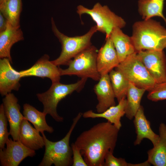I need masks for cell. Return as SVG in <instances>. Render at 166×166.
<instances>
[{"label":"cell","mask_w":166,"mask_h":166,"mask_svg":"<svg viewBox=\"0 0 166 166\" xmlns=\"http://www.w3.org/2000/svg\"><path fill=\"white\" fill-rule=\"evenodd\" d=\"M113 152L109 151L106 154L104 160V166H149L150 163L147 160L145 162L136 164L127 162L123 158H117L113 155Z\"/></svg>","instance_id":"4316f807"},{"label":"cell","mask_w":166,"mask_h":166,"mask_svg":"<svg viewBox=\"0 0 166 166\" xmlns=\"http://www.w3.org/2000/svg\"><path fill=\"white\" fill-rule=\"evenodd\" d=\"M146 90L129 82L127 92L125 116L129 120L134 118L140 106L141 98Z\"/></svg>","instance_id":"603a6c76"},{"label":"cell","mask_w":166,"mask_h":166,"mask_svg":"<svg viewBox=\"0 0 166 166\" xmlns=\"http://www.w3.org/2000/svg\"><path fill=\"white\" fill-rule=\"evenodd\" d=\"M87 78H81L74 83L65 84L60 81L52 83L49 89L45 92L38 93L37 96L43 105V112L50 115L56 121L62 122L63 118L59 116L57 110L59 102L74 91L79 92L84 86Z\"/></svg>","instance_id":"5b68a950"},{"label":"cell","mask_w":166,"mask_h":166,"mask_svg":"<svg viewBox=\"0 0 166 166\" xmlns=\"http://www.w3.org/2000/svg\"><path fill=\"white\" fill-rule=\"evenodd\" d=\"M117 105L112 106L101 113H96L92 110L87 111L82 113L84 118H103L120 129L121 127V118L126 113L127 99H121Z\"/></svg>","instance_id":"e0dca14e"},{"label":"cell","mask_w":166,"mask_h":166,"mask_svg":"<svg viewBox=\"0 0 166 166\" xmlns=\"http://www.w3.org/2000/svg\"><path fill=\"white\" fill-rule=\"evenodd\" d=\"M134 118L133 123L136 134L134 145H139L144 139L146 138L154 146L158 141L159 136L151 129L150 122L147 119L142 106H140Z\"/></svg>","instance_id":"2e32d148"},{"label":"cell","mask_w":166,"mask_h":166,"mask_svg":"<svg viewBox=\"0 0 166 166\" xmlns=\"http://www.w3.org/2000/svg\"><path fill=\"white\" fill-rule=\"evenodd\" d=\"M2 101L5 113L10 125V135L13 140H18L20 127L23 120L25 119L20 112L18 99L11 93L5 96Z\"/></svg>","instance_id":"7c38bea8"},{"label":"cell","mask_w":166,"mask_h":166,"mask_svg":"<svg viewBox=\"0 0 166 166\" xmlns=\"http://www.w3.org/2000/svg\"><path fill=\"white\" fill-rule=\"evenodd\" d=\"M22 9V0H5L0 4V13L12 25L20 26V17Z\"/></svg>","instance_id":"d4e9b609"},{"label":"cell","mask_w":166,"mask_h":166,"mask_svg":"<svg viewBox=\"0 0 166 166\" xmlns=\"http://www.w3.org/2000/svg\"><path fill=\"white\" fill-rule=\"evenodd\" d=\"M8 58L0 59V93L5 96L12 90L18 91L21 78L20 72L14 69Z\"/></svg>","instance_id":"4fadbf2b"},{"label":"cell","mask_w":166,"mask_h":166,"mask_svg":"<svg viewBox=\"0 0 166 166\" xmlns=\"http://www.w3.org/2000/svg\"><path fill=\"white\" fill-rule=\"evenodd\" d=\"M72 151V166H88L82 155L80 151L74 143L71 144Z\"/></svg>","instance_id":"f546056e"},{"label":"cell","mask_w":166,"mask_h":166,"mask_svg":"<svg viewBox=\"0 0 166 166\" xmlns=\"http://www.w3.org/2000/svg\"><path fill=\"white\" fill-rule=\"evenodd\" d=\"M119 130L107 121L97 124L78 136L74 143L88 166H104L106 154L115 149Z\"/></svg>","instance_id":"6da1fadb"},{"label":"cell","mask_w":166,"mask_h":166,"mask_svg":"<svg viewBox=\"0 0 166 166\" xmlns=\"http://www.w3.org/2000/svg\"><path fill=\"white\" fill-rule=\"evenodd\" d=\"M115 69L121 72L129 82L146 91H149L156 84L136 52L120 62Z\"/></svg>","instance_id":"52a82bcc"},{"label":"cell","mask_w":166,"mask_h":166,"mask_svg":"<svg viewBox=\"0 0 166 166\" xmlns=\"http://www.w3.org/2000/svg\"><path fill=\"white\" fill-rule=\"evenodd\" d=\"M159 138L153 147L147 152V161L154 166H166V125L160 124Z\"/></svg>","instance_id":"44dd1931"},{"label":"cell","mask_w":166,"mask_h":166,"mask_svg":"<svg viewBox=\"0 0 166 166\" xmlns=\"http://www.w3.org/2000/svg\"><path fill=\"white\" fill-rule=\"evenodd\" d=\"M39 132L28 120L24 119L20 127L18 140L30 149L38 150L45 146L43 138Z\"/></svg>","instance_id":"d6986e66"},{"label":"cell","mask_w":166,"mask_h":166,"mask_svg":"<svg viewBox=\"0 0 166 166\" xmlns=\"http://www.w3.org/2000/svg\"><path fill=\"white\" fill-rule=\"evenodd\" d=\"M165 0H139L138 11L144 20L155 16L161 18L166 23V18L163 14Z\"/></svg>","instance_id":"cb8c5ba5"},{"label":"cell","mask_w":166,"mask_h":166,"mask_svg":"<svg viewBox=\"0 0 166 166\" xmlns=\"http://www.w3.org/2000/svg\"><path fill=\"white\" fill-rule=\"evenodd\" d=\"M79 113L73 119L72 124L65 136L56 142L49 140L44 132L41 133L43 138L45 152L43 159L38 166H69L73 163L72 151L69 145V140L72 133L82 116Z\"/></svg>","instance_id":"3957f363"},{"label":"cell","mask_w":166,"mask_h":166,"mask_svg":"<svg viewBox=\"0 0 166 166\" xmlns=\"http://www.w3.org/2000/svg\"><path fill=\"white\" fill-rule=\"evenodd\" d=\"M23 115L25 119L32 123L34 128L41 133L46 131L52 133L53 128L49 125L46 121V114L39 111L29 104H25L23 106Z\"/></svg>","instance_id":"7402d4cb"},{"label":"cell","mask_w":166,"mask_h":166,"mask_svg":"<svg viewBox=\"0 0 166 166\" xmlns=\"http://www.w3.org/2000/svg\"><path fill=\"white\" fill-rule=\"evenodd\" d=\"M93 90L98 101L96 106L97 113H102L110 107L116 105V98L109 74L101 76Z\"/></svg>","instance_id":"9a60e30c"},{"label":"cell","mask_w":166,"mask_h":166,"mask_svg":"<svg viewBox=\"0 0 166 166\" xmlns=\"http://www.w3.org/2000/svg\"><path fill=\"white\" fill-rule=\"evenodd\" d=\"M109 37L113 42L120 62L136 52L131 37L124 34L121 28H114Z\"/></svg>","instance_id":"ffe728a7"},{"label":"cell","mask_w":166,"mask_h":166,"mask_svg":"<svg viewBox=\"0 0 166 166\" xmlns=\"http://www.w3.org/2000/svg\"><path fill=\"white\" fill-rule=\"evenodd\" d=\"M52 31L61 45L59 56L51 62L57 66L68 65L70 61L79 53L92 45L91 38L97 30L96 25L92 26L85 34L73 37L68 36L57 28L53 18H51Z\"/></svg>","instance_id":"277c9868"},{"label":"cell","mask_w":166,"mask_h":166,"mask_svg":"<svg viewBox=\"0 0 166 166\" xmlns=\"http://www.w3.org/2000/svg\"><path fill=\"white\" fill-rule=\"evenodd\" d=\"M6 147L0 149V161L2 166H18L25 158L33 157L35 151L27 147L18 140L9 138Z\"/></svg>","instance_id":"30bf717a"},{"label":"cell","mask_w":166,"mask_h":166,"mask_svg":"<svg viewBox=\"0 0 166 166\" xmlns=\"http://www.w3.org/2000/svg\"><path fill=\"white\" fill-rule=\"evenodd\" d=\"M131 38L136 52L166 48V29L151 18L134 23Z\"/></svg>","instance_id":"7a4b0ae2"},{"label":"cell","mask_w":166,"mask_h":166,"mask_svg":"<svg viewBox=\"0 0 166 166\" xmlns=\"http://www.w3.org/2000/svg\"><path fill=\"white\" fill-rule=\"evenodd\" d=\"M49 57L45 54L30 68L20 72L21 77L35 76L46 77L52 83L59 82L61 76L60 68L49 60Z\"/></svg>","instance_id":"8fae6325"},{"label":"cell","mask_w":166,"mask_h":166,"mask_svg":"<svg viewBox=\"0 0 166 166\" xmlns=\"http://www.w3.org/2000/svg\"><path fill=\"white\" fill-rule=\"evenodd\" d=\"M97 48L92 45L83 50L70 61L68 68H60L61 76L76 75L98 81L101 76L97 65Z\"/></svg>","instance_id":"8992f818"},{"label":"cell","mask_w":166,"mask_h":166,"mask_svg":"<svg viewBox=\"0 0 166 166\" xmlns=\"http://www.w3.org/2000/svg\"><path fill=\"white\" fill-rule=\"evenodd\" d=\"M8 121L5 113L3 104H2L0 106V149L5 148L10 135L7 129Z\"/></svg>","instance_id":"83f0119b"},{"label":"cell","mask_w":166,"mask_h":166,"mask_svg":"<svg viewBox=\"0 0 166 166\" xmlns=\"http://www.w3.org/2000/svg\"><path fill=\"white\" fill-rule=\"evenodd\" d=\"M147 97L149 100L154 101L166 99V81L156 84L148 91Z\"/></svg>","instance_id":"f1b7e54d"},{"label":"cell","mask_w":166,"mask_h":166,"mask_svg":"<svg viewBox=\"0 0 166 166\" xmlns=\"http://www.w3.org/2000/svg\"><path fill=\"white\" fill-rule=\"evenodd\" d=\"M97 61L98 70L101 76L109 74L120 63L116 49L110 37L105 38V44L98 51Z\"/></svg>","instance_id":"5bb4252c"},{"label":"cell","mask_w":166,"mask_h":166,"mask_svg":"<svg viewBox=\"0 0 166 166\" xmlns=\"http://www.w3.org/2000/svg\"><path fill=\"white\" fill-rule=\"evenodd\" d=\"M136 53L156 84L166 81V57L163 50H143Z\"/></svg>","instance_id":"9c48e42d"},{"label":"cell","mask_w":166,"mask_h":166,"mask_svg":"<svg viewBox=\"0 0 166 166\" xmlns=\"http://www.w3.org/2000/svg\"><path fill=\"white\" fill-rule=\"evenodd\" d=\"M115 98L118 102L126 98L129 82L122 73L115 69L109 73Z\"/></svg>","instance_id":"484cf974"},{"label":"cell","mask_w":166,"mask_h":166,"mask_svg":"<svg viewBox=\"0 0 166 166\" xmlns=\"http://www.w3.org/2000/svg\"><path fill=\"white\" fill-rule=\"evenodd\" d=\"M7 22V19L0 13V32L4 31L6 29Z\"/></svg>","instance_id":"4dcf8cb0"},{"label":"cell","mask_w":166,"mask_h":166,"mask_svg":"<svg viewBox=\"0 0 166 166\" xmlns=\"http://www.w3.org/2000/svg\"><path fill=\"white\" fill-rule=\"evenodd\" d=\"M5 0H0V4L3 3Z\"/></svg>","instance_id":"1f68e13d"},{"label":"cell","mask_w":166,"mask_h":166,"mask_svg":"<svg viewBox=\"0 0 166 166\" xmlns=\"http://www.w3.org/2000/svg\"><path fill=\"white\" fill-rule=\"evenodd\" d=\"M23 39V34L20 26H14L8 22L6 29L0 32V58H8L12 62L10 52L12 46Z\"/></svg>","instance_id":"ac0fdd59"},{"label":"cell","mask_w":166,"mask_h":166,"mask_svg":"<svg viewBox=\"0 0 166 166\" xmlns=\"http://www.w3.org/2000/svg\"><path fill=\"white\" fill-rule=\"evenodd\" d=\"M77 12L80 17L84 14L90 15L96 24L97 31L105 34V38L110 37L114 28L121 29L126 24L123 18L112 11L107 6H102L99 2L95 4L91 9L79 5Z\"/></svg>","instance_id":"ba28073f"}]
</instances>
